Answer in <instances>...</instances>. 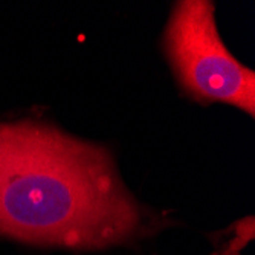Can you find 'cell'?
Returning a JSON list of instances; mask_svg holds the SVG:
<instances>
[{
    "label": "cell",
    "instance_id": "cell-2",
    "mask_svg": "<svg viewBox=\"0 0 255 255\" xmlns=\"http://www.w3.org/2000/svg\"><path fill=\"white\" fill-rule=\"evenodd\" d=\"M165 48L183 89L202 101L236 106L254 117L255 74L239 63L217 32L214 3H176L165 31Z\"/></svg>",
    "mask_w": 255,
    "mask_h": 255
},
{
    "label": "cell",
    "instance_id": "cell-1",
    "mask_svg": "<svg viewBox=\"0 0 255 255\" xmlns=\"http://www.w3.org/2000/svg\"><path fill=\"white\" fill-rule=\"evenodd\" d=\"M144 213L110 154L35 123L0 124V233L103 248L141 233Z\"/></svg>",
    "mask_w": 255,
    "mask_h": 255
}]
</instances>
